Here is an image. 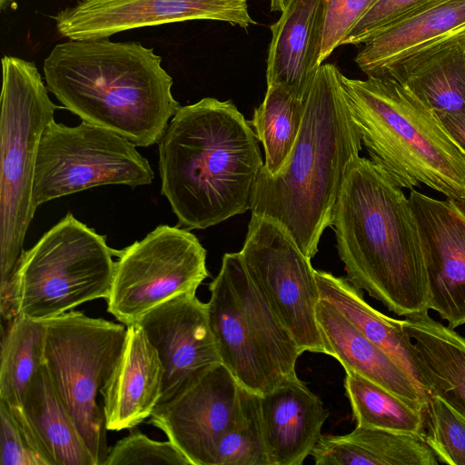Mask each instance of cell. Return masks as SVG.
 I'll list each match as a JSON object with an SVG mask.
<instances>
[{
    "mask_svg": "<svg viewBox=\"0 0 465 465\" xmlns=\"http://www.w3.org/2000/svg\"><path fill=\"white\" fill-rule=\"evenodd\" d=\"M342 84L362 144L395 183L465 197V153L404 83L381 74L364 80L342 74Z\"/></svg>",
    "mask_w": 465,
    "mask_h": 465,
    "instance_id": "5",
    "label": "cell"
},
{
    "mask_svg": "<svg viewBox=\"0 0 465 465\" xmlns=\"http://www.w3.org/2000/svg\"><path fill=\"white\" fill-rule=\"evenodd\" d=\"M116 254L104 236L68 213L19 259L12 281L18 317L45 320L106 299Z\"/></svg>",
    "mask_w": 465,
    "mask_h": 465,
    "instance_id": "8",
    "label": "cell"
},
{
    "mask_svg": "<svg viewBox=\"0 0 465 465\" xmlns=\"http://www.w3.org/2000/svg\"><path fill=\"white\" fill-rule=\"evenodd\" d=\"M12 412L32 432L51 465H95L45 362L30 381L22 408Z\"/></svg>",
    "mask_w": 465,
    "mask_h": 465,
    "instance_id": "23",
    "label": "cell"
},
{
    "mask_svg": "<svg viewBox=\"0 0 465 465\" xmlns=\"http://www.w3.org/2000/svg\"><path fill=\"white\" fill-rule=\"evenodd\" d=\"M269 465H301L322 437L329 416L322 400L292 377L260 396Z\"/></svg>",
    "mask_w": 465,
    "mask_h": 465,
    "instance_id": "19",
    "label": "cell"
},
{
    "mask_svg": "<svg viewBox=\"0 0 465 465\" xmlns=\"http://www.w3.org/2000/svg\"><path fill=\"white\" fill-rule=\"evenodd\" d=\"M439 117L446 131L465 153V114H444Z\"/></svg>",
    "mask_w": 465,
    "mask_h": 465,
    "instance_id": "36",
    "label": "cell"
},
{
    "mask_svg": "<svg viewBox=\"0 0 465 465\" xmlns=\"http://www.w3.org/2000/svg\"><path fill=\"white\" fill-rule=\"evenodd\" d=\"M315 275L321 298L331 302L423 390L411 352L410 338L403 330L402 320L391 318L375 310L364 300L361 289L346 278L316 270Z\"/></svg>",
    "mask_w": 465,
    "mask_h": 465,
    "instance_id": "25",
    "label": "cell"
},
{
    "mask_svg": "<svg viewBox=\"0 0 465 465\" xmlns=\"http://www.w3.org/2000/svg\"><path fill=\"white\" fill-rule=\"evenodd\" d=\"M307 98H299L281 85L267 86L264 99L255 108L250 122L264 148L262 170L266 173H277L290 155L301 129Z\"/></svg>",
    "mask_w": 465,
    "mask_h": 465,
    "instance_id": "27",
    "label": "cell"
},
{
    "mask_svg": "<svg viewBox=\"0 0 465 465\" xmlns=\"http://www.w3.org/2000/svg\"><path fill=\"white\" fill-rule=\"evenodd\" d=\"M375 0H323V29L319 62L322 64L342 43Z\"/></svg>",
    "mask_w": 465,
    "mask_h": 465,
    "instance_id": "35",
    "label": "cell"
},
{
    "mask_svg": "<svg viewBox=\"0 0 465 465\" xmlns=\"http://www.w3.org/2000/svg\"><path fill=\"white\" fill-rule=\"evenodd\" d=\"M191 465L168 440L157 441L139 430L132 431L109 450L104 465Z\"/></svg>",
    "mask_w": 465,
    "mask_h": 465,
    "instance_id": "33",
    "label": "cell"
},
{
    "mask_svg": "<svg viewBox=\"0 0 465 465\" xmlns=\"http://www.w3.org/2000/svg\"><path fill=\"white\" fill-rule=\"evenodd\" d=\"M400 81L438 115L465 114V47L435 54Z\"/></svg>",
    "mask_w": 465,
    "mask_h": 465,
    "instance_id": "28",
    "label": "cell"
},
{
    "mask_svg": "<svg viewBox=\"0 0 465 465\" xmlns=\"http://www.w3.org/2000/svg\"><path fill=\"white\" fill-rule=\"evenodd\" d=\"M153 178L148 160L124 137L84 121L71 127L53 120L38 146L32 206L102 185H149Z\"/></svg>",
    "mask_w": 465,
    "mask_h": 465,
    "instance_id": "10",
    "label": "cell"
},
{
    "mask_svg": "<svg viewBox=\"0 0 465 465\" xmlns=\"http://www.w3.org/2000/svg\"><path fill=\"white\" fill-rule=\"evenodd\" d=\"M71 40L109 38L120 32L192 20H214L247 29L257 23L247 0H81L52 17Z\"/></svg>",
    "mask_w": 465,
    "mask_h": 465,
    "instance_id": "14",
    "label": "cell"
},
{
    "mask_svg": "<svg viewBox=\"0 0 465 465\" xmlns=\"http://www.w3.org/2000/svg\"><path fill=\"white\" fill-rule=\"evenodd\" d=\"M346 395L357 425L406 432L423 439V412L383 387L346 371Z\"/></svg>",
    "mask_w": 465,
    "mask_h": 465,
    "instance_id": "29",
    "label": "cell"
},
{
    "mask_svg": "<svg viewBox=\"0 0 465 465\" xmlns=\"http://www.w3.org/2000/svg\"><path fill=\"white\" fill-rule=\"evenodd\" d=\"M408 198L423 252L429 309L455 329L465 324V212L456 200L414 189Z\"/></svg>",
    "mask_w": 465,
    "mask_h": 465,
    "instance_id": "16",
    "label": "cell"
},
{
    "mask_svg": "<svg viewBox=\"0 0 465 465\" xmlns=\"http://www.w3.org/2000/svg\"><path fill=\"white\" fill-rule=\"evenodd\" d=\"M163 368L140 324L127 326L126 339L101 394L107 430L133 429L150 418L162 397Z\"/></svg>",
    "mask_w": 465,
    "mask_h": 465,
    "instance_id": "18",
    "label": "cell"
},
{
    "mask_svg": "<svg viewBox=\"0 0 465 465\" xmlns=\"http://www.w3.org/2000/svg\"><path fill=\"white\" fill-rule=\"evenodd\" d=\"M209 323L222 363L259 395L297 376L302 354L251 279L240 252L225 253L209 285Z\"/></svg>",
    "mask_w": 465,
    "mask_h": 465,
    "instance_id": "6",
    "label": "cell"
},
{
    "mask_svg": "<svg viewBox=\"0 0 465 465\" xmlns=\"http://www.w3.org/2000/svg\"><path fill=\"white\" fill-rule=\"evenodd\" d=\"M107 311L126 327L158 304L196 292L209 276L206 251L189 230L159 225L116 254Z\"/></svg>",
    "mask_w": 465,
    "mask_h": 465,
    "instance_id": "11",
    "label": "cell"
},
{
    "mask_svg": "<svg viewBox=\"0 0 465 465\" xmlns=\"http://www.w3.org/2000/svg\"><path fill=\"white\" fill-rule=\"evenodd\" d=\"M158 144L161 193L180 226L206 229L250 210L263 163L250 122L232 101L181 106Z\"/></svg>",
    "mask_w": 465,
    "mask_h": 465,
    "instance_id": "1",
    "label": "cell"
},
{
    "mask_svg": "<svg viewBox=\"0 0 465 465\" xmlns=\"http://www.w3.org/2000/svg\"><path fill=\"white\" fill-rule=\"evenodd\" d=\"M240 254L301 351L326 354L316 318L321 294L315 270L291 235L273 220L252 213Z\"/></svg>",
    "mask_w": 465,
    "mask_h": 465,
    "instance_id": "12",
    "label": "cell"
},
{
    "mask_svg": "<svg viewBox=\"0 0 465 465\" xmlns=\"http://www.w3.org/2000/svg\"><path fill=\"white\" fill-rule=\"evenodd\" d=\"M242 389L231 371L219 363L159 403L149 423L163 430L191 465H215L221 440L241 415Z\"/></svg>",
    "mask_w": 465,
    "mask_h": 465,
    "instance_id": "13",
    "label": "cell"
},
{
    "mask_svg": "<svg viewBox=\"0 0 465 465\" xmlns=\"http://www.w3.org/2000/svg\"><path fill=\"white\" fill-rule=\"evenodd\" d=\"M361 148L342 74L331 64H322L290 155L277 173L260 171L252 213L279 223L312 259L324 230L331 226L342 181Z\"/></svg>",
    "mask_w": 465,
    "mask_h": 465,
    "instance_id": "2",
    "label": "cell"
},
{
    "mask_svg": "<svg viewBox=\"0 0 465 465\" xmlns=\"http://www.w3.org/2000/svg\"><path fill=\"white\" fill-rule=\"evenodd\" d=\"M323 0H289L271 25L267 86L281 85L306 99L322 65Z\"/></svg>",
    "mask_w": 465,
    "mask_h": 465,
    "instance_id": "20",
    "label": "cell"
},
{
    "mask_svg": "<svg viewBox=\"0 0 465 465\" xmlns=\"http://www.w3.org/2000/svg\"><path fill=\"white\" fill-rule=\"evenodd\" d=\"M311 456L316 465H438L417 435L357 425L345 435H322Z\"/></svg>",
    "mask_w": 465,
    "mask_h": 465,
    "instance_id": "24",
    "label": "cell"
},
{
    "mask_svg": "<svg viewBox=\"0 0 465 465\" xmlns=\"http://www.w3.org/2000/svg\"><path fill=\"white\" fill-rule=\"evenodd\" d=\"M10 0H0V7H1V10H4L6 8L8 3H9Z\"/></svg>",
    "mask_w": 465,
    "mask_h": 465,
    "instance_id": "39",
    "label": "cell"
},
{
    "mask_svg": "<svg viewBox=\"0 0 465 465\" xmlns=\"http://www.w3.org/2000/svg\"><path fill=\"white\" fill-rule=\"evenodd\" d=\"M289 0H271V11L282 12Z\"/></svg>",
    "mask_w": 465,
    "mask_h": 465,
    "instance_id": "37",
    "label": "cell"
},
{
    "mask_svg": "<svg viewBox=\"0 0 465 465\" xmlns=\"http://www.w3.org/2000/svg\"><path fill=\"white\" fill-rule=\"evenodd\" d=\"M45 364L94 458L104 465L109 449L98 392L118 361L127 327L70 311L44 320Z\"/></svg>",
    "mask_w": 465,
    "mask_h": 465,
    "instance_id": "9",
    "label": "cell"
},
{
    "mask_svg": "<svg viewBox=\"0 0 465 465\" xmlns=\"http://www.w3.org/2000/svg\"><path fill=\"white\" fill-rule=\"evenodd\" d=\"M0 296L9 294L35 214L32 193L40 139L57 106L33 62L2 59Z\"/></svg>",
    "mask_w": 465,
    "mask_h": 465,
    "instance_id": "7",
    "label": "cell"
},
{
    "mask_svg": "<svg viewBox=\"0 0 465 465\" xmlns=\"http://www.w3.org/2000/svg\"><path fill=\"white\" fill-rule=\"evenodd\" d=\"M363 45L355 57L360 69L400 81L435 54L465 47V0H442Z\"/></svg>",
    "mask_w": 465,
    "mask_h": 465,
    "instance_id": "17",
    "label": "cell"
},
{
    "mask_svg": "<svg viewBox=\"0 0 465 465\" xmlns=\"http://www.w3.org/2000/svg\"><path fill=\"white\" fill-rule=\"evenodd\" d=\"M442 0H375L342 45L365 44Z\"/></svg>",
    "mask_w": 465,
    "mask_h": 465,
    "instance_id": "32",
    "label": "cell"
},
{
    "mask_svg": "<svg viewBox=\"0 0 465 465\" xmlns=\"http://www.w3.org/2000/svg\"><path fill=\"white\" fill-rule=\"evenodd\" d=\"M316 318L326 354L345 371L355 372L400 397L423 412L427 394L387 353L367 339L331 302L321 298Z\"/></svg>",
    "mask_w": 465,
    "mask_h": 465,
    "instance_id": "21",
    "label": "cell"
},
{
    "mask_svg": "<svg viewBox=\"0 0 465 465\" xmlns=\"http://www.w3.org/2000/svg\"><path fill=\"white\" fill-rule=\"evenodd\" d=\"M346 279L393 313L427 312L428 283L409 198L371 159L348 168L332 223Z\"/></svg>",
    "mask_w": 465,
    "mask_h": 465,
    "instance_id": "3",
    "label": "cell"
},
{
    "mask_svg": "<svg viewBox=\"0 0 465 465\" xmlns=\"http://www.w3.org/2000/svg\"><path fill=\"white\" fill-rule=\"evenodd\" d=\"M46 87L82 121L134 143H158L181 107L153 48L109 38L57 44L44 61Z\"/></svg>",
    "mask_w": 465,
    "mask_h": 465,
    "instance_id": "4",
    "label": "cell"
},
{
    "mask_svg": "<svg viewBox=\"0 0 465 465\" xmlns=\"http://www.w3.org/2000/svg\"><path fill=\"white\" fill-rule=\"evenodd\" d=\"M456 202L462 208V210L465 212V197L461 198L460 200H456Z\"/></svg>",
    "mask_w": 465,
    "mask_h": 465,
    "instance_id": "38",
    "label": "cell"
},
{
    "mask_svg": "<svg viewBox=\"0 0 465 465\" xmlns=\"http://www.w3.org/2000/svg\"><path fill=\"white\" fill-rule=\"evenodd\" d=\"M137 323L156 349L163 364L159 403L172 399L222 363L207 305L197 298L196 292L181 293L158 304Z\"/></svg>",
    "mask_w": 465,
    "mask_h": 465,
    "instance_id": "15",
    "label": "cell"
},
{
    "mask_svg": "<svg viewBox=\"0 0 465 465\" xmlns=\"http://www.w3.org/2000/svg\"><path fill=\"white\" fill-rule=\"evenodd\" d=\"M260 396L242 389V411L221 440L215 465H269L263 439Z\"/></svg>",
    "mask_w": 465,
    "mask_h": 465,
    "instance_id": "30",
    "label": "cell"
},
{
    "mask_svg": "<svg viewBox=\"0 0 465 465\" xmlns=\"http://www.w3.org/2000/svg\"><path fill=\"white\" fill-rule=\"evenodd\" d=\"M402 322L421 387L465 418V337L428 312L405 316Z\"/></svg>",
    "mask_w": 465,
    "mask_h": 465,
    "instance_id": "22",
    "label": "cell"
},
{
    "mask_svg": "<svg viewBox=\"0 0 465 465\" xmlns=\"http://www.w3.org/2000/svg\"><path fill=\"white\" fill-rule=\"evenodd\" d=\"M0 464L51 465L31 431L1 401Z\"/></svg>",
    "mask_w": 465,
    "mask_h": 465,
    "instance_id": "34",
    "label": "cell"
},
{
    "mask_svg": "<svg viewBox=\"0 0 465 465\" xmlns=\"http://www.w3.org/2000/svg\"><path fill=\"white\" fill-rule=\"evenodd\" d=\"M44 320L18 317L2 331L0 401L13 411L22 408L25 391L45 362Z\"/></svg>",
    "mask_w": 465,
    "mask_h": 465,
    "instance_id": "26",
    "label": "cell"
},
{
    "mask_svg": "<svg viewBox=\"0 0 465 465\" xmlns=\"http://www.w3.org/2000/svg\"><path fill=\"white\" fill-rule=\"evenodd\" d=\"M423 440L440 463L465 465V418L443 399L427 393Z\"/></svg>",
    "mask_w": 465,
    "mask_h": 465,
    "instance_id": "31",
    "label": "cell"
}]
</instances>
